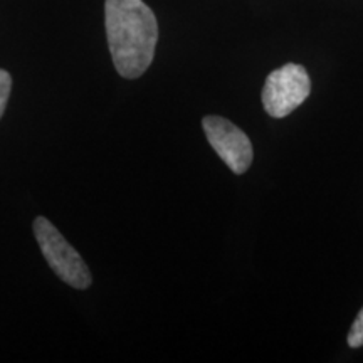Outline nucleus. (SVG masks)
Wrapping results in <instances>:
<instances>
[{"label":"nucleus","mask_w":363,"mask_h":363,"mask_svg":"<svg viewBox=\"0 0 363 363\" xmlns=\"http://www.w3.org/2000/svg\"><path fill=\"white\" fill-rule=\"evenodd\" d=\"M12 89V78L7 71L0 69V118L4 116V111L7 108L9 96H11Z\"/></svg>","instance_id":"6"},{"label":"nucleus","mask_w":363,"mask_h":363,"mask_svg":"<svg viewBox=\"0 0 363 363\" xmlns=\"http://www.w3.org/2000/svg\"><path fill=\"white\" fill-rule=\"evenodd\" d=\"M202 126L208 143L216 150L220 160L234 174H246L254 157L251 140L247 138V135L229 120L216 115L203 118Z\"/></svg>","instance_id":"4"},{"label":"nucleus","mask_w":363,"mask_h":363,"mask_svg":"<svg viewBox=\"0 0 363 363\" xmlns=\"http://www.w3.org/2000/svg\"><path fill=\"white\" fill-rule=\"evenodd\" d=\"M34 235L38 240L40 252L56 272L59 279L76 289H86L93 283L89 267L83 257L71 246L59 230L45 217H35Z\"/></svg>","instance_id":"2"},{"label":"nucleus","mask_w":363,"mask_h":363,"mask_svg":"<svg viewBox=\"0 0 363 363\" xmlns=\"http://www.w3.org/2000/svg\"><path fill=\"white\" fill-rule=\"evenodd\" d=\"M104 24L118 74L136 79L145 74L155 56L158 24L143 0H106Z\"/></svg>","instance_id":"1"},{"label":"nucleus","mask_w":363,"mask_h":363,"mask_svg":"<svg viewBox=\"0 0 363 363\" xmlns=\"http://www.w3.org/2000/svg\"><path fill=\"white\" fill-rule=\"evenodd\" d=\"M311 93V79L301 65H284L269 72L262 89V106L272 118H284L301 106Z\"/></svg>","instance_id":"3"},{"label":"nucleus","mask_w":363,"mask_h":363,"mask_svg":"<svg viewBox=\"0 0 363 363\" xmlns=\"http://www.w3.org/2000/svg\"><path fill=\"white\" fill-rule=\"evenodd\" d=\"M348 347L350 348H360L363 347V308L358 313L355 321H353L350 333H348Z\"/></svg>","instance_id":"5"}]
</instances>
